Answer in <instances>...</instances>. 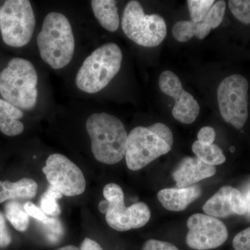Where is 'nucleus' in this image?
I'll list each match as a JSON object with an SVG mask.
<instances>
[{
    "label": "nucleus",
    "instance_id": "1",
    "mask_svg": "<svg viewBox=\"0 0 250 250\" xmlns=\"http://www.w3.org/2000/svg\"><path fill=\"white\" fill-rule=\"evenodd\" d=\"M85 126L97 160L113 165L125 157L128 135L121 120L106 113H93Z\"/></svg>",
    "mask_w": 250,
    "mask_h": 250
},
{
    "label": "nucleus",
    "instance_id": "2",
    "mask_svg": "<svg viewBox=\"0 0 250 250\" xmlns=\"http://www.w3.org/2000/svg\"><path fill=\"white\" fill-rule=\"evenodd\" d=\"M37 45L42 60L55 70L66 66L75 52V41L71 24L60 13L47 14L37 36Z\"/></svg>",
    "mask_w": 250,
    "mask_h": 250
},
{
    "label": "nucleus",
    "instance_id": "3",
    "mask_svg": "<svg viewBox=\"0 0 250 250\" xmlns=\"http://www.w3.org/2000/svg\"><path fill=\"white\" fill-rule=\"evenodd\" d=\"M38 75L29 61L14 58L0 72V95L3 100L21 109L29 111L38 99Z\"/></svg>",
    "mask_w": 250,
    "mask_h": 250
},
{
    "label": "nucleus",
    "instance_id": "4",
    "mask_svg": "<svg viewBox=\"0 0 250 250\" xmlns=\"http://www.w3.org/2000/svg\"><path fill=\"white\" fill-rule=\"evenodd\" d=\"M123 53L119 46L108 42L98 47L85 59L76 76L79 89L86 93H98L121 70Z\"/></svg>",
    "mask_w": 250,
    "mask_h": 250
},
{
    "label": "nucleus",
    "instance_id": "5",
    "mask_svg": "<svg viewBox=\"0 0 250 250\" xmlns=\"http://www.w3.org/2000/svg\"><path fill=\"white\" fill-rule=\"evenodd\" d=\"M122 29L130 40L146 47L160 45L167 35L165 20L159 14L146 15L141 4L135 0L125 6Z\"/></svg>",
    "mask_w": 250,
    "mask_h": 250
},
{
    "label": "nucleus",
    "instance_id": "6",
    "mask_svg": "<svg viewBox=\"0 0 250 250\" xmlns=\"http://www.w3.org/2000/svg\"><path fill=\"white\" fill-rule=\"evenodd\" d=\"M35 26V16L29 0H7L0 8V30L6 45L13 47L27 45Z\"/></svg>",
    "mask_w": 250,
    "mask_h": 250
},
{
    "label": "nucleus",
    "instance_id": "7",
    "mask_svg": "<svg viewBox=\"0 0 250 250\" xmlns=\"http://www.w3.org/2000/svg\"><path fill=\"white\" fill-rule=\"evenodd\" d=\"M248 90V81L241 75H230L224 79L217 90L222 118L237 129L244 126L249 116Z\"/></svg>",
    "mask_w": 250,
    "mask_h": 250
},
{
    "label": "nucleus",
    "instance_id": "8",
    "mask_svg": "<svg viewBox=\"0 0 250 250\" xmlns=\"http://www.w3.org/2000/svg\"><path fill=\"white\" fill-rule=\"evenodd\" d=\"M103 195L110 205L105 216L106 223L113 229L125 231L141 228L150 220V210L144 202L125 207L124 192L118 184L110 183L105 186Z\"/></svg>",
    "mask_w": 250,
    "mask_h": 250
},
{
    "label": "nucleus",
    "instance_id": "9",
    "mask_svg": "<svg viewBox=\"0 0 250 250\" xmlns=\"http://www.w3.org/2000/svg\"><path fill=\"white\" fill-rule=\"evenodd\" d=\"M172 149L167 143L153 134L148 127L136 126L126 141L125 160L129 170H141Z\"/></svg>",
    "mask_w": 250,
    "mask_h": 250
},
{
    "label": "nucleus",
    "instance_id": "10",
    "mask_svg": "<svg viewBox=\"0 0 250 250\" xmlns=\"http://www.w3.org/2000/svg\"><path fill=\"white\" fill-rule=\"evenodd\" d=\"M42 172L49 184L62 195L77 196L85 191L86 182L80 167L66 156L53 154L47 158Z\"/></svg>",
    "mask_w": 250,
    "mask_h": 250
},
{
    "label": "nucleus",
    "instance_id": "11",
    "mask_svg": "<svg viewBox=\"0 0 250 250\" xmlns=\"http://www.w3.org/2000/svg\"><path fill=\"white\" fill-rule=\"evenodd\" d=\"M187 244L195 250L215 249L228 238L225 224L214 217L202 213L192 215L187 221Z\"/></svg>",
    "mask_w": 250,
    "mask_h": 250
},
{
    "label": "nucleus",
    "instance_id": "12",
    "mask_svg": "<svg viewBox=\"0 0 250 250\" xmlns=\"http://www.w3.org/2000/svg\"><path fill=\"white\" fill-rule=\"evenodd\" d=\"M159 85L163 93L175 101L172 111L174 118L184 124L194 123L200 113V105L192 95L184 90L178 76L170 70H166L159 77Z\"/></svg>",
    "mask_w": 250,
    "mask_h": 250
},
{
    "label": "nucleus",
    "instance_id": "13",
    "mask_svg": "<svg viewBox=\"0 0 250 250\" xmlns=\"http://www.w3.org/2000/svg\"><path fill=\"white\" fill-rule=\"evenodd\" d=\"M202 209L205 214L215 218H228L233 215L246 214L248 203L239 190L230 186H225L205 202Z\"/></svg>",
    "mask_w": 250,
    "mask_h": 250
},
{
    "label": "nucleus",
    "instance_id": "14",
    "mask_svg": "<svg viewBox=\"0 0 250 250\" xmlns=\"http://www.w3.org/2000/svg\"><path fill=\"white\" fill-rule=\"evenodd\" d=\"M216 173L215 166L207 165L198 158L185 157L174 169L172 178L178 188L195 185L203 179L213 177Z\"/></svg>",
    "mask_w": 250,
    "mask_h": 250
},
{
    "label": "nucleus",
    "instance_id": "15",
    "mask_svg": "<svg viewBox=\"0 0 250 250\" xmlns=\"http://www.w3.org/2000/svg\"><path fill=\"white\" fill-rule=\"evenodd\" d=\"M202 195L199 185L183 188H165L158 192L157 198L166 209L170 211H182Z\"/></svg>",
    "mask_w": 250,
    "mask_h": 250
},
{
    "label": "nucleus",
    "instance_id": "16",
    "mask_svg": "<svg viewBox=\"0 0 250 250\" xmlns=\"http://www.w3.org/2000/svg\"><path fill=\"white\" fill-rule=\"evenodd\" d=\"M37 192L38 184L34 179L23 178L16 182L0 181V203L17 199H32Z\"/></svg>",
    "mask_w": 250,
    "mask_h": 250
},
{
    "label": "nucleus",
    "instance_id": "17",
    "mask_svg": "<svg viewBox=\"0 0 250 250\" xmlns=\"http://www.w3.org/2000/svg\"><path fill=\"white\" fill-rule=\"evenodd\" d=\"M23 116L20 108L0 98V131L3 134L9 136L22 134L24 125L19 119Z\"/></svg>",
    "mask_w": 250,
    "mask_h": 250
},
{
    "label": "nucleus",
    "instance_id": "18",
    "mask_svg": "<svg viewBox=\"0 0 250 250\" xmlns=\"http://www.w3.org/2000/svg\"><path fill=\"white\" fill-rule=\"evenodd\" d=\"M92 9L95 18L104 29L110 32L118 30L120 25L119 14L114 0H93Z\"/></svg>",
    "mask_w": 250,
    "mask_h": 250
},
{
    "label": "nucleus",
    "instance_id": "19",
    "mask_svg": "<svg viewBox=\"0 0 250 250\" xmlns=\"http://www.w3.org/2000/svg\"><path fill=\"white\" fill-rule=\"evenodd\" d=\"M192 150L196 157L207 165H221L226 161V157L221 148L215 144H204L195 141L192 144Z\"/></svg>",
    "mask_w": 250,
    "mask_h": 250
},
{
    "label": "nucleus",
    "instance_id": "20",
    "mask_svg": "<svg viewBox=\"0 0 250 250\" xmlns=\"http://www.w3.org/2000/svg\"><path fill=\"white\" fill-rule=\"evenodd\" d=\"M5 215L13 227L18 231H27L29 225V215L20 202L12 200L4 207Z\"/></svg>",
    "mask_w": 250,
    "mask_h": 250
},
{
    "label": "nucleus",
    "instance_id": "21",
    "mask_svg": "<svg viewBox=\"0 0 250 250\" xmlns=\"http://www.w3.org/2000/svg\"><path fill=\"white\" fill-rule=\"evenodd\" d=\"M62 194L58 189L50 185L41 197V209L49 216H57L61 209L57 200L62 199Z\"/></svg>",
    "mask_w": 250,
    "mask_h": 250
},
{
    "label": "nucleus",
    "instance_id": "22",
    "mask_svg": "<svg viewBox=\"0 0 250 250\" xmlns=\"http://www.w3.org/2000/svg\"><path fill=\"white\" fill-rule=\"evenodd\" d=\"M172 35L181 42H187L197 34V22L192 21H180L175 23L172 28Z\"/></svg>",
    "mask_w": 250,
    "mask_h": 250
},
{
    "label": "nucleus",
    "instance_id": "23",
    "mask_svg": "<svg viewBox=\"0 0 250 250\" xmlns=\"http://www.w3.org/2000/svg\"><path fill=\"white\" fill-rule=\"evenodd\" d=\"M215 2L214 0H188V7L192 22L203 21Z\"/></svg>",
    "mask_w": 250,
    "mask_h": 250
},
{
    "label": "nucleus",
    "instance_id": "24",
    "mask_svg": "<svg viewBox=\"0 0 250 250\" xmlns=\"http://www.w3.org/2000/svg\"><path fill=\"white\" fill-rule=\"evenodd\" d=\"M229 7L239 22L250 24V0H230Z\"/></svg>",
    "mask_w": 250,
    "mask_h": 250
},
{
    "label": "nucleus",
    "instance_id": "25",
    "mask_svg": "<svg viewBox=\"0 0 250 250\" xmlns=\"http://www.w3.org/2000/svg\"><path fill=\"white\" fill-rule=\"evenodd\" d=\"M225 11H226V1L223 0L215 1L203 21L211 29H215L218 27L223 22Z\"/></svg>",
    "mask_w": 250,
    "mask_h": 250
},
{
    "label": "nucleus",
    "instance_id": "26",
    "mask_svg": "<svg viewBox=\"0 0 250 250\" xmlns=\"http://www.w3.org/2000/svg\"><path fill=\"white\" fill-rule=\"evenodd\" d=\"M42 223L49 241L52 243L58 242L63 234V228L61 222L56 218H48Z\"/></svg>",
    "mask_w": 250,
    "mask_h": 250
},
{
    "label": "nucleus",
    "instance_id": "27",
    "mask_svg": "<svg viewBox=\"0 0 250 250\" xmlns=\"http://www.w3.org/2000/svg\"><path fill=\"white\" fill-rule=\"evenodd\" d=\"M148 129L156 135L159 139L163 140L164 142L167 143L170 147L173 146V134L172 131L167 125L163 123H156L150 126H147Z\"/></svg>",
    "mask_w": 250,
    "mask_h": 250
},
{
    "label": "nucleus",
    "instance_id": "28",
    "mask_svg": "<svg viewBox=\"0 0 250 250\" xmlns=\"http://www.w3.org/2000/svg\"><path fill=\"white\" fill-rule=\"evenodd\" d=\"M235 250H250V228L241 231L233 240Z\"/></svg>",
    "mask_w": 250,
    "mask_h": 250
},
{
    "label": "nucleus",
    "instance_id": "29",
    "mask_svg": "<svg viewBox=\"0 0 250 250\" xmlns=\"http://www.w3.org/2000/svg\"><path fill=\"white\" fill-rule=\"evenodd\" d=\"M12 241L11 233L6 225L4 215L0 211V248H5L9 246Z\"/></svg>",
    "mask_w": 250,
    "mask_h": 250
},
{
    "label": "nucleus",
    "instance_id": "30",
    "mask_svg": "<svg viewBox=\"0 0 250 250\" xmlns=\"http://www.w3.org/2000/svg\"><path fill=\"white\" fill-rule=\"evenodd\" d=\"M142 250H179L172 243L167 242L150 239L146 241Z\"/></svg>",
    "mask_w": 250,
    "mask_h": 250
},
{
    "label": "nucleus",
    "instance_id": "31",
    "mask_svg": "<svg viewBox=\"0 0 250 250\" xmlns=\"http://www.w3.org/2000/svg\"><path fill=\"white\" fill-rule=\"evenodd\" d=\"M23 207H24V209L28 215H30V216L36 219V220H39L41 223H44L49 218L40 208H39L37 206L33 204L32 202H26L23 205Z\"/></svg>",
    "mask_w": 250,
    "mask_h": 250
},
{
    "label": "nucleus",
    "instance_id": "32",
    "mask_svg": "<svg viewBox=\"0 0 250 250\" xmlns=\"http://www.w3.org/2000/svg\"><path fill=\"white\" fill-rule=\"evenodd\" d=\"M216 137L215 129L211 126H204L197 134V141L204 144H213Z\"/></svg>",
    "mask_w": 250,
    "mask_h": 250
},
{
    "label": "nucleus",
    "instance_id": "33",
    "mask_svg": "<svg viewBox=\"0 0 250 250\" xmlns=\"http://www.w3.org/2000/svg\"><path fill=\"white\" fill-rule=\"evenodd\" d=\"M80 250H104L103 248L96 241L85 238L81 244Z\"/></svg>",
    "mask_w": 250,
    "mask_h": 250
},
{
    "label": "nucleus",
    "instance_id": "34",
    "mask_svg": "<svg viewBox=\"0 0 250 250\" xmlns=\"http://www.w3.org/2000/svg\"><path fill=\"white\" fill-rule=\"evenodd\" d=\"M109 202H108L107 200H102V201L99 203V210H100L102 213H103V214L106 215L108 209H109Z\"/></svg>",
    "mask_w": 250,
    "mask_h": 250
},
{
    "label": "nucleus",
    "instance_id": "35",
    "mask_svg": "<svg viewBox=\"0 0 250 250\" xmlns=\"http://www.w3.org/2000/svg\"><path fill=\"white\" fill-rule=\"evenodd\" d=\"M57 250H80V249H78V248H77V247L71 246V245H70V246H66L62 247V248H59V249Z\"/></svg>",
    "mask_w": 250,
    "mask_h": 250
}]
</instances>
